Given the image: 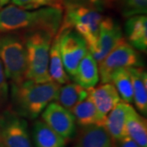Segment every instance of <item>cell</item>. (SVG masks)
Wrapping results in <instances>:
<instances>
[{
  "instance_id": "cell-1",
  "label": "cell",
  "mask_w": 147,
  "mask_h": 147,
  "mask_svg": "<svg viewBox=\"0 0 147 147\" xmlns=\"http://www.w3.org/2000/svg\"><path fill=\"white\" fill-rule=\"evenodd\" d=\"M63 19V9L44 7L30 11L15 5L0 8V34H25L35 31L47 32L56 36Z\"/></svg>"
},
{
  "instance_id": "cell-2",
  "label": "cell",
  "mask_w": 147,
  "mask_h": 147,
  "mask_svg": "<svg viewBox=\"0 0 147 147\" xmlns=\"http://www.w3.org/2000/svg\"><path fill=\"white\" fill-rule=\"evenodd\" d=\"M61 86L53 81L36 83L30 79L11 84V109L21 117L35 119L51 101L56 100Z\"/></svg>"
},
{
  "instance_id": "cell-3",
  "label": "cell",
  "mask_w": 147,
  "mask_h": 147,
  "mask_svg": "<svg viewBox=\"0 0 147 147\" xmlns=\"http://www.w3.org/2000/svg\"><path fill=\"white\" fill-rule=\"evenodd\" d=\"M92 4L66 5L65 15L59 30L71 28L84 38L91 52L96 46L99 37L100 22L103 16Z\"/></svg>"
},
{
  "instance_id": "cell-4",
  "label": "cell",
  "mask_w": 147,
  "mask_h": 147,
  "mask_svg": "<svg viewBox=\"0 0 147 147\" xmlns=\"http://www.w3.org/2000/svg\"><path fill=\"white\" fill-rule=\"evenodd\" d=\"M26 49V79L36 83L51 81L48 74L49 50L54 37L47 32L35 31L21 34Z\"/></svg>"
},
{
  "instance_id": "cell-5",
  "label": "cell",
  "mask_w": 147,
  "mask_h": 147,
  "mask_svg": "<svg viewBox=\"0 0 147 147\" xmlns=\"http://www.w3.org/2000/svg\"><path fill=\"white\" fill-rule=\"evenodd\" d=\"M0 59L11 84H21L26 79V49L21 34H0Z\"/></svg>"
},
{
  "instance_id": "cell-6",
  "label": "cell",
  "mask_w": 147,
  "mask_h": 147,
  "mask_svg": "<svg viewBox=\"0 0 147 147\" xmlns=\"http://www.w3.org/2000/svg\"><path fill=\"white\" fill-rule=\"evenodd\" d=\"M98 64L99 78H100L101 84L110 83L111 75L117 69L140 67L142 65L138 53L124 38Z\"/></svg>"
},
{
  "instance_id": "cell-7",
  "label": "cell",
  "mask_w": 147,
  "mask_h": 147,
  "mask_svg": "<svg viewBox=\"0 0 147 147\" xmlns=\"http://www.w3.org/2000/svg\"><path fill=\"white\" fill-rule=\"evenodd\" d=\"M59 47L65 70L73 79L81 60L88 51L83 37L71 28L59 30Z\"/></svg>"
},
{
  "instance_id": "cell-8",
  "label": "cell",
  "mask_w": 147,
  "mask_h": 147,
  "mask_svg": "<svg viewBox=\"0 0 147 147\" xmlns=\"http://www.w3.org/2000/svg\"><path fill=\"white\" fill-rule=\"evenodd\" d=\"M0 147H33L26 120L11 109L0 114Z\"/></svg>"
},
{
  "instance_id": "cell-9",
  "label": "cell",
  "mask_w": 147,
  "mask_h": 147,
  "mask_svg": "<svg viewBox=\"0 0 147 147\" xmlns=\"http://www.w3.org/2000/svg\"><path fill=\"white\" fill-rule=\"evenodd\" d=\"M42 121L53 131L63 137L70 139L76 133V121L70 110L64 108L57 102H51L42 114Z\"/></svg>"
},
{
  "instance_id": "cell-10",
  "label": "cell",
  "mask_w": 147,
  "mask_h": 147,
  "mask_svg": "<svg viewBox=\"0 0 147 147\" xmlns=\"http://www.w3.org/2000/svg\"><path fill=\"white\" fill-rule=\"evenodd\" d=\"M123 38V32L119 25L110 17L103 18L100 22L97 42L90 53L96 61L100 63Z\"/></svg>"
},
{
  "instance_id": "cell-11",
  "label": "cell",
  "mask_w": 147,
  "mask_h": 147,
  "mask_svg": "<svg viewBox=\"0 0 147 147\" xmlns=\"http://www.w3.org/2000/svg\"><path fill=\"white\" fill-rule=\"evenodd\" d=\"M88 95L100 117L105 119L108 114L121 100L117 90L111 83L102 84L96 88H89Z\"/></svg>"
},
{
  "instance_id": "cell-12",
  "label": "cell",
  "mask_w": 147,
  "mask_h": 147,
  "mask_svg": "<svg viewBox=\"0 0 147 147\" xmlns=\"http://www.w3.org/2000/svg\"><path fill=\"white\" fill-rule=\"evenodd\" d=\"M74 147H115L114 142L104 126L81 127Z\"/></svg>"
},
{
  "instance_id": "cell-13",
  "label": "cell",
  "mask_w": 147,
  "mask_h": 147,
  "mask_svg": "<svg viewBox=\"0 0 147 147\" xmlns=\"http://www.w3.org/2000/svg\"><path fill=\"white\" fill-rule=\"evenodd\" d=\"M129 104L119 102L106 116L104 127L113 141L119 140L128 136L126 128V120Z\"/></svg>"
},
{
  "instance_id": "cell-14",
  "label": "cell",
  "mask_w": 147,
  "mask_h": 147,
  "mask_svg": "<svg viewBox=\"0 0 147 147\" xmlns=\"http://www.w3.org/2000/svg\"><path fill=\"white\" fill-rule=\"evenodd\" d=\"M128 43L138 51L146 52L147 18L144 15L129 17L125 26Z\"/></svg>"
},
{
  "instance_id": "cell-15",
  "label": "cell",
  "mask_w": 147,
  "mask_h": 147,
  "mask_svg": "<svg viewBox=\"0 0 147 147\" xmlns=\"http://www.w3.org/2000/svg\"><path fill=\"white\" fill-rule=\"evenodd\" d=\"M73 80L86 89L94 88L99 81L97 62L89 51H88L79 63Z\"/></svg>"
},
{
  "instance_id": "cell-16",
  "label": "cell",
  "mask_w": 147,
  "mask_h": 147,
  "mask_svg": "<svg viewBox=\"0 0 147 147\" xmlns=\"http://www.w3.org/2000/svg\"><path fill=\"white\" fill-rule=\"evenodd\" d=\"M76 123L80 127L99 125L104 126L105 119L101 118L89 95L70 110Z\"/></svg>"
},
{
  "instance_id": "cell-17",
  "label": "cell",
  "mask_w": 147,
  "mask_h": 147,
  "mask_svg": "<svg viewBox=\"0 0 147 147\" xmlns=\"http://www.w3.org/2000/svg\"><path fill=\"white\" fill-rule=\"evenodd\" d=\"M133 89V102L142 115L147 114V74L142 67L128 68Z\"/></svg>"
},
{
  "instance_id": "cell-18",
  "label": "cell",
  "mask_w": 147,
  "mask_h": 147,
  "mask_svg": "<svg viewBox=\"0 0 147 147\" xmlns=\"http://www.w3.org/2000/svg\"><path fill=\"white\" fill-rule=\"evenodd\" d=\"M48 74L51 81L60 85L68 84L70 79L65 70L59 47V34L53 38L49 50Z\"/></svg>"
},
{
  "instance_id": "cell-19",
  "label": "cell",
  "mask_w": 147,
  "mask_h": 147,
  "mask_svg": "<svg viewBox=\"0 0 147 147\" xmlns=\"http://www.w3.org/2000/svg\"><path fill=\"white\" fill-rule=\"evenodd\" d=\"M32 136L35 147H65V140L43 121L34 123Z\"/></svg>"
},
{
  "instance_id": "cell-20",
  "label": "cell",
  "mask_w": 147,
  "mask_h": 147,
  "mask_svg": "<svg viewBox=\"0 0 147 147\" xmlns=\"http://www.w3.org/2000/svg\"><path fill=\"white\" fill-rule=\"evenodd\" d=\"M126 128L130 137L140 147H147L146 119L139 115L136 110L129 105L126 120Z\"/></svg>"
},
{
  "instance_id": "cell-21",
  "label": "cell",
  "mask_w": 147,
  "mask_h": 147,
  "mask_svg": "<svg viewBox=\"0 0 147 147\" xmlns=\"http://www.w3.org/2000/svg\"><path fill=\"white\" fill-rule=\"evenodd\" d=\"M88 96V89L76 83H68L61 86L55 100L64 108L70 110L76 104L86 99Z\"/></svg>"
},
{
  "instance_id": "cell-22",
  "label": "cell",
  "mask_w": 147,
  "mask_h": 147,
  "mask_svg": "<svg viewBox=\"0 0 147 147\" xmlns=\"http://www.w3.org/2000/svg\"><path fill=\"white\" fill-rule=\"evenodd\" d=\"M110 83L115 86L120 98L126 103L133 101V89L131 74L128 69H119L111 75Z\"/></svg>"
},
{
  "instance_id": "cell-23",
  "label": "cell",
  "mask_w": 147,
  "mask_h": 147,
  "mask_svg": "<svg viewBox=\"0 0 147 147\" xmlns=\"http://www.w3.org/2000/svg\"><path fill=\"white\" fill-rule=\"evenodd\" d=\"M119 7L125 17L145 15L147 11V0H119Z\"/></svg>"
},
{
  "instance_id": "cell-24",
  "label": "cell",
  "mask_w": 147,
  "mask_h": 147,
  "mask_svg": "<svg viewBox=\"0 0 147 147\" xmlns=\"http://www.w3.org/2000/svg\"><path fill=\"white\" fill-rule=\"evenodd\" d=\"M8 84L7 82L3 65L0 59V106H3L7 103L8 99Z\"/></svg>"
},
{
  "instance_id": "cell-25",
  "label": "cell",
  "mask_w": 147,
  "mask_h": 147,
  "mask_svg": "<svg viewBox=\"0 0 147 147\" xmlns=\"http://www.w3.org/2000/svg\"><path fill=\"white\" fill-rule=\"evenodd\" d=\"M37 7H53L63 9L62 0H34Z\"/></svg>"
},
{
  "instance_id": "cell-26",
  "label": "cell",
  "mask_w": 147,
  "mask_h": 147,
  "mask_svg": "<svg viewBox=\"0 0 147 147\" xmlns=\"http://www.w3.org/2000/svg\"><path fill=\"white\" fill-rule=\"evenodd\" d=\"M11 1L15 6L26 10H32L38 8L34 0H11Z\"/></svg>"
},
{
  "instance_id": "cell-27",
  "label": "cell",
  "mask_w": 147,
  "mask_h": 147,
  "mask_svg": "<svg viewBox=\"0 0 147 147\" xmlns=\"http://www.w3.org/2000/svg\"><path fill=\"white\" fill-rule=\"evenodd\" d=\"M115 147H140L131 137L127 136L119 140L113 141Z\"/></svg>"
},
{
  "instance_id": "cell-28",
  "label": "cell",
  "mask_w": 147,
  "mask_h": 147,
  "mask_svg": "<svg viewBox=\"0 0 147 147\" xmlns=\"http://www.w3.org/2000/svg\"><path fill=\"white\" fill-rule=\"evenodd\" d=\"M97 0H62L63 7L66 5H78V4H94Z\"/></svg>"
},
{
  "instance_id": "cell-29",
  "label": "cell",
  "mask_w": 147,
  "mask_h": 147,
  "mask_svg": "<svg viewBox=\"0 0 147 147\" xmlns=\"http://www.w3.org/2000/svg\"><path fill=\"white\" fill-rule=\"evenodd\" d=\"M8 2H9V0H0V7L6 5Z\"/></svg>"
}]
</instances>
